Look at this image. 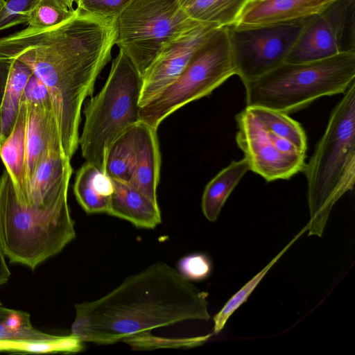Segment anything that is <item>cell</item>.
Segmentation results:
<instances>
[{
	"label": "cell",
	"instance_id": "obj_31",
	"mask_svg": "<svg viewBox=\"0 0 355 355\" xmlns=\"http://www.w3.org/2000/svg\"><path fill=\"white\" fill-rule=\"evenodd\" d=\"M12 61V59L0 58V107L5 94Z\"/></svg>",
	"mask_w": 355,
	"mask_h": 355
},
{
	"label": "cell",
	"instance_id": "obj_23",
	"mask_svg": "<svg viewBox=\"0 0 355 355\" xmlns=\"http://www.w3.org/2000/svg\"><path fill=\"white\" fill-rule=\"evenodd\" d=\"M308 225H306L301 232L297 234L286 247L279 252L260 272L248 281L238 292H236L232 297L225 303L221 310L216 313L214 318V334H218L224 328L226 322L231 315L245 302L257 286L261 280L264 277L268 271L278 261V259L284 254V252L291 247V245L306 230H308Z\"/></svg>",
	"mask_w": 355,
	"mask_h": 355
},
{
	"label": "cell",
	"instance_id": "obj_2",
	"mask_svg": "<svg viewBox=\"0 0 355 355\" xmlns=\"http://www.w3.org/2000/svg\"><path fill=\"white\" fill-rule=\"evenodd\" d=\"M302 171L308 188V236L320 237L333 206L354 186L355 83L332 110L324 132Z\"/></svg>",
	"mask_w": 355,
	"mask_h": 355
},
{
	"label": "cell",
	"instance_id": "obj_19",
	"mask_svg": "<svg viewBox=\"0 0 355 355\" xmlns=\"http://www.w3.org/2000/svg\"><path fill=\"white\" fill-rule=\"evenodd\" d=\"M12 60L5 94L0 107V147L14 128L19 115L24 87L33 73L21 61Z\"/></svg>",
	"mask_w": 355,
	"mask_h": 355
},
{
	"label": "cell",
	"instance_id": "obj_5",
	"mask_svg": "<svg viewBox=\"0 0 355 355\" xmlns=\"http://www.w3.org/2000/svg\"><path fill=\"white\" fill-rule=\"evenodd\" d=\"M236 121V141L250 170L267 182L288 180L302 171L307 138L299 122L288 114L260 106H246Z\"/></svg>",
	"mask_w": 355,
	"mask_h": 355
},
{
	"label": "cell",
	"instance_id": "obj_26",
	"mask_svg": "<svg viewBox=\"0 0 355 355\" xmlns=\"http://www.w3.org/2000/svg\"><path fill=\"white\" fill-rule=\"evenodd\" d=\"M76 12L63 8L56 0H39L31 10L26 23L34 28H48L58 25Z\"/></svg>",
	"mask_w": 355,
	"mask_h": 355
},
{
	"label": "cell",
	"instance_id": "obj_14",
	"mask_svg": "<svg viewBox=\"0 0 355 355\" xmlns=\"http://www.w3.org/2000/svg\"><path fill=\"white\" fill-rule=\"evenodd\" d=\"M136 166L130 184L158 203L157 189L159 181L161 154L157 128L142 121L135 124Z\"/></svg>",
	"mask_w": 355,
	"mask_h": 355
},
{
	"label": "cell",
	"instance_id": "obj_17",
	"mask_svg": "<svg viewBox=\"0 0 355 355\" xmlns=\"http://www.w3.org/2000/svg\"><path fill=\"white\" fill-rule=\"evenodd\" d=\"M112 191V179L94 164L86 161L78 171L73 193L87 214H107Z\"/></svg>",
	"mask_w": 355,
	"mask_h": 355
},
{
	"label": "cell",
	"instance_id": "obj_1",
	"mask_svg": "<svg viewBox=\"0 0 355 355\" xmlns=\"http://www.w3.org/2000/svg\"><path fill=\"white\" fill-rule=\"evenodd\" d=\"M208 293L157 262L126 277L104 296L75 305L71 334L83 343L112 345L187 320H208Z\"/></svg>",
	"mask_w": 355,
	"mask_h": 355
},
{
	"label": "cell",
	"instance_id": "obj_25",
	"mask_svg": "<svg viewBox=\"0 0 355 355\" xmlns=\"http://www.w3.org/2000/svg\"><path fill=\"white\" fill-rule=\"evenodd\" d=\"M84 343L73 334L56 336L46 340L19 343L12 345L11 351L31 353H76L84 348Z\"/></svg>",
	"mask_w": 355,
	"mask_h": 355
},
{
	"label": "cell",
	"instance_id": "obj_33",
	"mask_svg": "<svg viewBox=\"0 0 355 355\" xmlns=\"http://www.w3.org/2000/svg\"><path fill=\"white\" fill-rule=\"evenodd\" d=\"M63 8L71 11L76 10L74 4L76 5L78 0H56Z\"/></svg>",
	"mask_w": 355,
	"mask_h": 355
},
{
	"label": "cell",
	"instance_id": "obj_30",
	"mask_svg": "<svg viewBox=\"0 0 355 355\" xmlns=\"http://www.w3.org/2000/svg\"><path fill=\"white\" fill-rule=\"evenodd\" d=\"M22 101L27 103L37 105L52 104L47 87L33 73L29 78L24 87Z\"/></svg>",
	"mask_w": 355,
	"mask_h": 355
},
{
	"label": "cell",
	"instance_id": "obj_32",
	"mask_svg": "<svg viewBox=\"0 0 355 355\" xmlns=\"http://www.w3.org/2000/svg\"><path fill=\"white\" fill-rule=\"evenodd\" d=\"M11 273L7 266L5 254L0 245V286L6 284Z\"/></svg>",
	"mask_w": 355,
	"mask_h": 355
},
{
	"label": "cell",
	"instance_id": "obj_29",
	"mask_svg": "<svg viewBox=\"0 0 355 355\" xmlns=\"http://www.w3.org/2000/svg\"><path fill=\"white\" fill-rule=\"evenodd\" d=\"M130 1L78 0L76 8L85 12L116 17Z\"/></svg>",
	"mask_w": 355,
	"mask_h": 355
},
{
	"label": "cell",
	"instance_id": "obj_11",
	"mask_svg": "<svg viewBox=\"0 0 355 355\" xmlns=\"http://www.w3.org/2000/svg\"><path fill=\"white\" fill-rule=\"evenodd\" d=\"M218 28L214 24H200L162 49L141 77L140 107L178 78L194 53Z\"/></svg>",
	"mask_w": 355,
	"mask_h": 355
},
{
	"label": "cell",
	"instance_id": "obj_27",
	"mask_svg": "<svg viewBox=\"0 0 355 355\" xmlns=\"http://www.w3.org/2000/svg\"><path fill=\"white\" fill-rule=\"evenodd\" d=\"M211 261L204 253H193L184 256L178 263V272L189 281H202L211 272Z\"/></svg>",
	"mask_w": 355,
	"mask_h": 355
},
{
	"label": "cell",
	"instance_id": "obj_10",
	"mask_svg": "<svg viewBox=\"0 0 355 355\" xmlns=\"http://www.w3.org/2000/svg\"><path fill=\"white\" fill-rule=\"evenodd\" d=\"M350 51H355V0H334L306 18L285 62H307Z\"/></svg>",
	"mask_w": 355,
	"mask_h": 355
},
{
	"label": "cell",
	"instance_id": "obj_34",
	"mask_svg": "<svg viewBox=\"0 0 355 355\" xmlns=\"http://www.w3.org/2000/svg\"><path fill=\"white\" fill-rule=\"evenodd\" d=\"M4 3H5V0H0V10H1V8L3 7V6L4 5Z\"/></svg>",
	"mask_w": 355,
	"mask_h": 355
},
{
	"label": "cell",
	"instance_id": "obj_8",
	"mask_svg": "<svg viewBox=\"0 0 355 355\" xmlns=\"http://www.w3.org/2000/svg\"><path fill=\"white\" fill-rule=\"evenodd\" d=\"M115 45L142 77L162 49L198 26L179 0H131L116 17Z\"/></svg>",
	"mask_w": 355,
	"mask_h": 355
},
{
	"label": "cell",
	"instance_id": "obj_4",
	"mask_svg": "<svg viewBox=\"0 0 355 355\" xmlns=\"http://www.w3.org/2000/svg\"><path fill=\"white\" fill-rule=\"evenodd\" d=\"M76 237L68 202L38 210L21 204L6 170L0 178V245L10 261L35 270Z\"/></svg>",
	"mask_w": 355,
	"mask_h": 355
},
{
	"label": "cell",
	"instance_id": "obj_13",
	"mask_svg": "<svg viewBox=\"0 0 355 355\" xmlns=\"http://www.w3.org/2000/svg\"><path fill=\"white\" fill-rule=\"evenodd\" d=\"M26 105L27 107L26 175L28 184H29L37 165L43 157L50 150H63V148L53 105L27 103Z\"/></svg>",
	"mask_w": 355,
	"mask_h": 355
},
{
	"label": "cell",
	"instance_id": "obj_22",
	"mask_svg": "<svg viewBox=\"0 0 355 355\" xmlns=\"http://www.w3.org/2000/svg\"><path fill=\"white\" fill-rule=\"evenodd\" d=\"M55 336L35 329L28 313L0 305V343L5 344L8 351H11L14 344L50 340Z\"/></svg>",
	"mask_w": 355,
	"mask_h": 355
},
{
	"label": "cell",
	"instance_id": "obj_35",
	"mask_svg": "<svg viewBox=\"0 0 355 355\" xmlns=\"http://www.w3.org/2000/svg\"><path fill=\"white\" fill-rule=\"evenodd\" d=\"M0 305H1V303H0Z\"/></svg>",
	"mask_w": 355,
	"mask_h": 355
},
{
	"label": "cell",
	"instance_id": "obj_20",
	"mask_svg": "<svg viewBox=\"0 0 355 355\" xmlns=\"http://www.w3.org/2000/svg\"><path fill=\"white\" fill-rule=\"evenodd\" d=\"M136 166L135 124L118 136L107 148L103 171L111 179L130 184Z\"/></svg>",
	"mask_w": 355,
	"mask_h": 355
},
{
	"label": "cell",
	"instance_id": "obj_24",
	"mask_svg": "<svg viewBox=\"0 0 355 355\" xmlns=\"http://www.w3.org/2000/svg\"><path fill=\"white\" fill-rule=\"evenodd\" d=\"M211 334L191 338H167L152 335L150 331L132 336L123 342L137 350L157 348H191L202 345Z\"/></svg>",
	"mask_w": 355,
	"mask_h": 355
},
{
	"label": "cell",
	"instance_id": "obj_16",
	"mask_svg": "<svg viewBox=\"0 0 355 355\" xmlns=\"http://www.w3.org/2000/svg\"><path fill=\"white\" fill-rule=\"evenodd\" d=\"M26 103L21 104L17 121L10 136L0 147V156L12 180L18 200L25 204L28 198L26 175Z\"/></svg>",
	"mask_w": 355,
	"mask_h": 355
},
{
	"label": "cell",
	"instance_id": "obj_15",
	"mask_svg": "<svg viewBox=\"0 0 355 355\" xmlns=\"http://www.w3.org/2000/svg\"><path fill=\"white\" fill-rule=\"evenodd\" d=\"M112 180L113 191L107 214L125 220L139 228L153 229L161 223L158 203L130 184Z\"/></svg>",
	"mask_w": 355,
	"mask_h": 355
},
{
	"label": "cell",
	"instance_id": "obj_12",
	"mask_svg": "<svg viewBox=\"0 0 355 355\" xmlns=\"http://www.w3.org/2000/svg\"><path fill=\"white\" fill-rule=\"evenodd\" d=\"M334 0H247L234 24L236 27L273 25L305 19Z\"/></svg>",
	"mask_w": 355,
	"mask_h": 355
},
{
	"label": "cell",
	"instance_id": "obj_28",
	"mask_svg": "<svg viewBox=\"0 0 355 355\" xmlns=\"http://www.w3.org/2000/svg\"><path fill=\"white\" fill-rule=\"evenodd\" d=\"M39 0H5L0 10V31L26 23L28 16Z\"/></svg>",
	"mask_w": 355,
	"mask_h": 355
},
{
	"label": "cell",
	"instance_id": "obj_21",
	"mask_svg": "<svg viewBox=\"0 0 355 355\" xmlns=\"http://www.w3.org/2000/svg\"><path fill=\"white\" fill-rule=\"evenodd\" d=\"M187 15L198 24L232 26L247 0H179Z\"/></svg>",
	"mask_w": 355,
	"mask_h": 355
},
{
	"label": "cell",
	"instance_id": "obj_6",
	"mask_svg": "<svg viewBox=\"0 0 355 355\" xmlns=\"http://www.w3.org/2000/svg\"><path fill=\"white\" fill-rule=\"evenodd\" d=\"M141 83L133 63L119 49L102 89L87 103L78 144L86 161L103 171L110 145L139 121Z\"/></svg>",
	"mask_w": 355,
	"mask_h": 355
},
{
	"label": "cell",
	"instance_id": "obj_7",
	"mask_svg": "<svg viewBox=\"0 0 355 355\" xmlns=\"http://www.w3.org/2000/svg\"><path fill=\"white\" fill-rule=\"evenodd\" d=\"M236 75L228 31L220 27L201 44L178 78L140 107L139 121L158 128L160 123L184 105L209 96Z\"/></svg>",
	"mask_w": 355,
	"mask_h": 355
},
{
	"label": "cell",
	"instance_id": "obj_3",
	"mask_svg": "<svg viewBox=\"0 0 355 355\" xmlns=\"http://www.w3.org/2000/svg\"><path fill=\"white\" fill-rule=\"evenodd\" d=\"M354 83L355 51L307 62H284L243 83L247 106H260L288 114L320 97L345 93Z\"/></svg>",
	"mask_w": 355,
	"mask_h": 355
},
{
	"label": "cell",
	"instance_id": "obj_18",
	"mask_svg": "<svg viewBox=\"0 0 355 355\" xmlns=\"http://www.w3.org/2000/svg\"><path fill=\"white\" fill-rule=\"evenodd\" d=\"M249 170V164L245 157L232 161L206 185L201 208L209 221L216 220L230 193Z\"/></svg>",
	"mask_w": 355,
	"mask_h": 355
},
{
	"label": "cell",
	"instance_id": "obj_9",
	"mask_svg": "<svg viewBox=\"0 0 355 355\" xmlns=\"http://www.w3.org/2000/svg\"><path fill=\"white\" fill-rule=\"evenodd\" d=\"M306 19L254 27L227 26L236 75L245 83L284 62Z\"/></svg>",
	"mask_w": 355,
	"mask_h": 355
}]
</instances>
